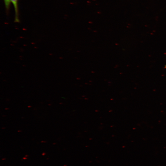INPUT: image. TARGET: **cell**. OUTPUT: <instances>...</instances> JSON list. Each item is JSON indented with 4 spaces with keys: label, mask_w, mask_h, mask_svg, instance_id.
<instances>
[{
    "label": "cell",
    "mask_w": 166,
    "mask_h": 166,
    "mask_svg": "<svg viewBox=\"0 0 166 166\" xmlns=\"http://www.w3.org/2000/svg\"><path fill=\"white\" fill-rule=\"evenodd\" d=\"M11 2L13 3L15 10V22H19L18 17V0H10Z\"/></svg>",
    "instance_id": "1"
},
{
    "label": "cell",
    "mask_w": 166,
    "mask_h": 166,
    "mask_svg": "<svg viewBox=\"0 0 166 166\" xmlns=\"http://www.w3.org/2000/svg\"><path fill=\"white\" fill-rule=\"evenodd\" d=\"M6 9L8 10L9 8L10 0H4Z\"/></svg>",
    "instance_id": "2"
}]
</instances>
